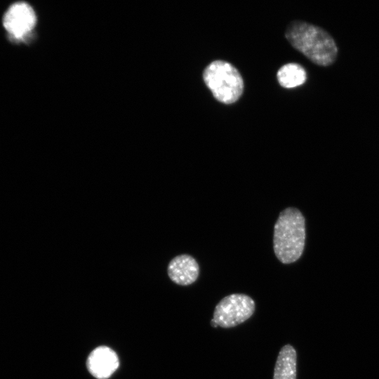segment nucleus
I'll return each instance as SVG.
<instances>
[{"label":"nucleus","mask_w":379,"mask_h":379,"mask_svg":"<svg viewBox=\"0 0 379 379\" xmlns=\"http://www.w3.org/2000/svg\"><path fill=\"white\" fill-rule=\"evenodd\" d=\"M291 46L310 61L320 66L334 62L338 48L333 37L324 29L306 22H291L285 32Z\"/></svg>","instance_id":"f257e3e1"},{"label":"nucleus","mask_w":379,"mask_h":379,"mask_svg":"<svg viewBox=\"0 0 379 379\" xmlns=\"http://www.w3.org/2000/svg\"><path fill=\"white\" fill-rule=\"evenodd\" d=\"M305 241V222L301 212L293 207L282 211L274 227L273 248L278 260L294 262L302 255Z\"/></svg>","instance_id":"f03ea898"},{"label":"nucleus","mask_w":379,"mask_h":379,"mask_svg":"<svg viewBox=\"0 0 379 379\" xmlns=\"http://www.w3.org/2000/svg\"><path fill=\"white\" fill-rule=\"evenodd\" d=\"M203 79L213 97L224 104L239 99L244 91V80L237 68L228 62L214 60L204 70Z\"/></svg>","instance_id":"7ed1b4c3"},{"label":"nucleus","mask_w":379,"mask_h":379,"mask_svg":"<svg viewBox=\"0 0 379 379\" xmlns=\"http://www.w3.org/2000/svg\"><path fill=\"white\" fill-rule=\"evenodd\" d=\"M255 309V302L250 296L233 293L225 296L217 304L213 319L222 328H232L248 319Z\"/></svg>","instance_id":"20e7f679"},{"label":"nucleus","mask_w":379,"mask_h":379,"mask_svg":"<svg viewBox=\"0 0 379 379\" xmlns=\"http://www.w3.org/2000/svg\"><path fill=\"white\" fill-rule=\"evenodd\" d=\"M36 22V15L32 7L25 2L11 5L4 13L3 25L10 36L15 39H23L29 34Z\"/></svg>","instance_id":"39448f33"},{"label":"nucleus","mask_w":379,"mask_h":379,"mask_svg":"<svg viewBox=\"0 0 379 379\" xmlns=\"http://www.w3.org/2000/svg\"><path fill=\"white\" fill-rule=\"evenodd\" d=\"M86 364L93 376L98 379H107L117 369L119 359L111 348L100 346L91 352Z\"/></svg>","instance_id":"423d86ee"},{"label":"nucleus","mask_w":379,"mask_h":379,"mask_svg":"<svg viewBox=\"0 0 379 379\" xmlns=\"http://www.w3.org/2000/svg\"><path fill=\"white\" fill-rule=\"evenodd\" d=\"M167 271L169 278L174 283L187 286L194 283L198 278L199 267L193 257L182 254L170 261Z\"/></svg>","instance_id":"0eeeda50"},{"label":"nucleus","mask_w":379,"mask_h":379,"mask_svg":"<svg viewBox=\"0 0 379 379\" xmlns=\"http://www.w3.org/2000/svg\"><path fill=\"white\" fill-rule=\"evenodd\" d=\"M297 354L295 348L287 344L278 354L273 379H296Z\"/></svg>","instance_id":"6e6552de"},{"label":"nucleus","mask_w":379,"mask_h":379,"mask_svg":"<svg viewBox=\"0 0 379 379\" xmlns=\"http://www.w3.org/2000/svg\"><path fill=\"white\" fill-rule=\"evenodd\" d=\"M277 80L284 88H291L303 84L307 79L305 69L299 64L291 62L280 67Z\"/></svg>","instance_id":"1a4fd4ad"},{"label":"nucleus","mask_w":379,"mask_h":379,"mask_svg":"<svg viewBox=\"0 0 379 379\" xmlns=\"http://www.w3.org/2000/svg\"><path fill=\"white\" fill-rule=\"evenodd\" d=\"M211 325L215 328L218 326L213 319L211 320Z\"/></svg>","instance_id":"9d476101"}]
</instances>
